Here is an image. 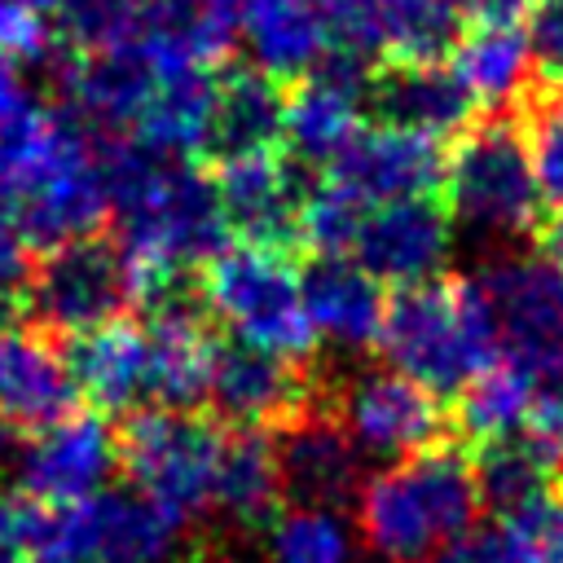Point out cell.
Returning <instances> with one entry per match:
<instances>
[{"instance_id": "1", "label": "cell", "mask_w": 563, "mask_h": 563, "mask_svg": "<svg viewBox=\"0 0 563 563\" xmlns=\"http://www.w3.org/2000/svg\"><path fill=\"white\" fill-rule=\"evenodd\" d=\"M114 158L75 110L26 101L0 128V198L44 251L92 238L114 216Z\"/></svg>"}, {"instance_id": "2", "label": "cell", "mask_w": 563, "mask_h": 563, "mask_svg": "<svg viewBox=\"0 0 563 563\" xmlns=\"http://www.w3.org/2000/svg\"><path fill=\"white\" fill-rule=\"evenodd\" d=\"M114 224L132 268L136 299H167L194 268L216 260L229 238V216L216 176L194 158L119 145L114 158Z\"/></svg>"}, {"instance_id": "3", "label": "cell", "mask_w": 563, "mask_h": 563, "mask_svg": "<svg viewBox=\"0 0 563 563\" xmlns=\"http://www.w3.org/2000/svg\"><path fill=\"white\" fill-rule=\"evenodd\" d=\"M479 506L475 462L453 444H435L369 475L356 497V519L383 563H431L453 537L475 528Z\"/></svg>"}, {"instance_id": "4", "label": "cell", "mask_w": 563, "mask_h": 563, "mask_svg": "<svg viewBox=\"0 0 563 563\" xmlns=\"http://www.w3.org/2000/svg\"><path fill=\"white\" fill-rule=\"evenodd\" d=\"M378 352L391 369L431 387L435 396L462 391L488 361L501 356L493 308L475 277L418 282L387 299Z\"/></svg>"}, {"instance_id": "5", "label": "cell", "mask_w": 563, "mask_h": 563, "mask_svg": "<svg viewBox=\"0 0 563 563\" xmlns=\"http://www.w3.org/2000/svg\"><path fill=\"white\" fill-rule=\"evenodd\" d=\"M202 308L238 334V343H255L264 352L308 361L317 347V330L303 303V277L290 268L286 251L273 246H224L202 264L198 277Z\"/></svg>"}, {"instance_id": "6", "label": "cell", "mask_w": 563, "mask_h": 563, "mask_svg": "<svg viewBox=\"0 0 563 563\" xmlns=\"http://www.w3.org/2000/svg\"><path fill=\"white\" fill-rule=\"evenodd\" d=\"M229 431L194 409H141L119 435V457L136 493L167 506L176 519L216 510Z\"/></svg>"}, {"instance_id": "7", "label": "cell", "mask_w": 563, "mask_h": 563, "mask_svg": "<svg viewBox=\"0 0 563 563\" xmlns=\"http://www.w3.org/2000/svg\"><path fill=\"white\" fill-rule=\"evenodd\" d=\"M444 198L466 229L488 238H515L537 224L541 185L515 114H493L457 136L444 158Z\"/></svg>"}, {"instance_id": "8", "label": "cell", "mask_w": 563, "mask_h": 563, "mask_svg": "<svg viewBox=\"0 0 563 563\" xmlns=\"http://www.w3.org/2000/svg\"><path fill=\"white\" fill-rule=\"evenodd\" d=\"M501 356L532 369L541 383L563 378V268L545 255H501L475 273Z\"/></svg>"}, {"instance_id": "9", "label": "cell", "mask_w": 563, "mask_h": 563, "mask_svg": "<svg viewBox=\"0 0 563 563\" xmlns=\"http://www.w3.org/2000/svg\"><path fill=\"white\" fill-rule=\"evenodd\" d=\"M26 299L44 330L75 339L123 317V308L136 299V282L119 242H101L92 233L44 251V264H35Z\"/></svg>"}, {"instance_id": "10", "label": "cell", "mask_w": 563, "mask_h": 563, "mask_svg": "<svg viewBox=\"0 0 563 563\" xmlns=\"http://www.w3.org/2000/svg\"><path fill=\"white\" fill-rule=\"evenodd\" d=\"M330 405L369 457L405 462L413 453L449 444V413L440 409L435 391L400 369H369L352 378Z\"/></svg>"}, {"instance_id": "11", "label": "cell", "mask_w": 563, "mask_h": 563, "mask_svg": "<svg viewBox=\"0 0 563 563\" xmlns=\"http://www.w3.org/2000/svg\"><path fill=\"white\" fill-rule=\"evenodd\" d=\"M369 70L365 57L352 53H325L321 66H312L303 79H295L286 97V154L299 167H334L343 150L365 132V106H369Z\"/></svg>"}, {"instance_id": "12", "label": "cell", "mask_w": 563, "mask_h": 563, "mask_svg": "<svg viewBox=\"0 0 563 563\" xmlns=\"http://www.w3.org/2000/svg\"><path fill=\"white\" fill-rule=\"evenodd\" d=\"M119 462V435L106 427V418L70 409L48 427L26 431L18 449V488L48 506L88 501L106 493Z\"/></svg>"}, {"instance_id": "13", "label": "cell", "mask_w": 563, "mask_h": 563, "mask_svg": "<svg viewBox=\"0 0 563 563\" xmlns=\"http://www.w3.org/2000/svg\"><path fill=\"white\" fill-rule=\"evenodd\" d=\"M330 44L352 57L435 62L457 40L453 0H317Z\"/></svg>"}, {"instance_id": "14", "label": "cell", "mask_w": 563, "mask_h": 563, "mask_svg": "<svg viewBox=\"0 0 563 563\" xmlns=\"http://www.w3.org/2000/svg\"><path fill=\"white\" fill-rule=\"evenodd\" d=\"M207 400L233 427L282 431L286 422L321 405V387L303 361L264 352L255 343H220Z\"/></svg>"}, {"instance_id": "15", "label": "cell", "mask_w": 563, "mask_h": 563, "mask_svg": "<svg viewBox=\"0 0 563 563\" xmlns=\"http://www.w3.org/2000/svg\"><path fill=\"white\" fill-rule=\"evenodd\" d=\"M216 189L229 216V229L242 233L251 246H299V216L308 185L299 176V163L277 150L268 154H238L216 163Z\"/></svg>"}, {"instance_id": "16", "label": "cell", "mask_w": 563, "mask_h": 563, "mask_svg": "<svg viewBox=\"0 0 563 563\" xmlns=\"http://www.w3.org/2000/svg\"><path fill=\"white\" fill-rule=\"evenodd\" d=\"M356 260L391 286L435 282L453 251L449 211L435 198H396L365 211L356 233Z\"/></svg>"}, {"instance_id": "17", "label": "cell", "mask_w": 563, "mask_h": 563, "mask_svg": "<svg viewBox=\"0 0 563 563\" xmlns=\"http://www.w3.org/2000/svg\"><path fill=\"white\" fill-rule=\"evenodd\" d=\"M277 462L286 497L299 506H347L361 497V444L334 413V405H312L277 431Z\"/></svg>"}, {"instance_id": "18", "label": "cell", "mask_w": 563, "mask_h": 563, "mask_svg": "<svg viewBox=\"0 0 563 563\" xmlns=\"http://www.w3.org/2000/svg\"><path fill=\"white\" fill-rule=\"evenodd\" d=\"M330 180H339L365 207L396 198H431V189L444 185V154L431 132L378 123L343 150V158L330 167Z\"/></svg>"}, {"instance_id": "19", "label": "cell", "mask_w": 563, "mask_h": 563, "mask_svg": "<svg viewBox=\"0 0 563 563\" xmlns=\"http://www.w3.org/2000/svg\"><path fill=\"white\" fill-rule=\"evenodd\" d=\"M75 400L70 352H62L44 325L0 321V422L35 431L70 413Z\"/></svg>"}, {"instance_id": "20", "label": "cell", "mask_w": 563, "mask_h": 563, "mask_svg": "<svg viewBox=\"0 0 563 563\" xmlns=\"http://www.w3.org/2000/svg\"><path fill=\"white\" fill-rule=\"evenodd\" d=\"M145 339H150V400L172 409H194L202 396H211L220 343L198 303H189L180 290L158 299L145 321Z\"/></svg>"}, {"instance_id": "21", "label": "cell", "mask_w": 563, "mask_h": 563, "mask_svg": "<svg viewBox=\"0 0 563 563\" xmlns=\"http://www.w3.org/2000/svg\"><path fill=\"white\" fill-rule=\"evenodd\" d=\"M369 106L383 123L444 136L471 128L475 97L466 92L457 70L435 57V62H387L383 70H374Z\"/></svg>"}, {"instance_id": "22", "label": "cell", "mask_w": 563, "mask_h": 563, "mask_svg": "<svg viewBox=\"0 0 563 563\" xmlns=\"http://www.w3.org/2000/svg\"><path fill=\"white\" fill-rule=\"evenodd\" d=\"M303 303L312 330L334 347H352V352L378 347L387 299L378 290V277L361 260L317 255L303 273Z\"/></svg>"}, {"instance_id": "23", "label": "cell", "mask_w": 563, "mask_h": 563, "mask_svg": "<svg viewBox=\"0 0 563 563\" xmlns=\"http://www.w3.org/2000/svg\"><path fill=\"white\" fill-rule=\"evenodd\" d=\"M70 369L79 396L97 409H136L150 400V339L141 321L114 317L70 343Z\"/></svg>"}, {"instance_id": "24", "label": "cell", "mask_w": 563, "mask_h": 563, "mask_svg": "<svg viewBox=\"0 0 563 563\" xmlns=\"http://www.w3.org/2000/svg\"><path fill=\"white\" fill-rule=\"evenodd\" d=\"M286 88L268 70H229L220 79V101L211 119V141L207 154L238 158V154H268L286 141Z\"/></svg>"}, {"instance_id": "25", "label": "cell", "mask_w": 563, "mask_h": 563, "mask_svg": "<svg viewBox=\"0 0 563 563\" xmlns=\"http://www.w3.org/2000/svg\"><path fill=\"white\" fill-rule=\"evenodd\" d=\"M449 66L475 97V106L488 110H515L532 97L528 92V70H532V44L528 31L515 22H475L466 35L453 40Z\"/></svg>"}, {"instance_id": "26", "label": "cell", "mask_w": 563, "mask_h": 563, "mask_svg": "<svg viewBox=\"0 0 563 563\" xmlns=\"http://www.w3.org/2000/svg\"><path fill=\"white\" fill-rule=\"evenodd\" d=\"M242 35L255 66L273 79H303L312 66H321L330 44V26L317 0H246Z\"/></svg>"}, {"instance_id": "27", "label": "cell", "mask_w": 563, "mask_h": 563, "mask_svg": "<svg viewBox=\"0 0 563 563\" xmlns=\"http://www.w3.org/2000/svg\"><path fill=\"white\" fill-rule=\"evenodd\" d=\"M216 101H220L216 70L167 75V79H158L154 97L145 101L132 136H136V145H145L154 154H176V158L207 154Z\"/></svg>"}, {"instance_id": "28", "label": "cell", "mask_w": 563, "mask_h": 563, "mask_svg": "<svg viewBox=\"0 0 563 563\" xmlns=\"http://www.w3.org/2000/svg\"><path fill=\"white\" fill-rule=\"evenodd\" d=\"M282 497H286V484H282L277 444L264 431H246V427L229 431L216 510L242 528H264L282 510Z\"/></svg>"}, {"instance_id": "29", "label": "cell", "mask_w": 563, "mask_h": 563, "mask_svg": "<svg viewBox=\"0 0 563 563\" xmlns=\"http://www.w3.org/2000/svg\"><path fill=\"white\" fill-rule=\"evenodd\" d=\"M537 391H541V378L532 369H523L510 356H497L457 391V427L475 444L519 435L532 427Z\"/></svg>"}, {"instance_id": "30", "label": "cell", "mask_w": 563, "mask_h": 563, "mask_svg": "<svg viewBox=\"0 0 563 563\" xmlns=\"http://www.w3.org/2000/svg\"><path fill=\"white\" fill-rule=\"evenodd\" d=\"M471 462H475L484 506H497L501 515L515 510L519 501L537 497V493H550L554 471H563V453L550 440H541L537 431L484 440Z\"/></svg>"}, {"instance_id": "31", "label": "cell", "mask_w": 563, "mask_h": 563, "mask_svg": "<svg viewBox=\"0 0 563 563\" xmlns=\"http://www.w3.org/2000/svg\"><path fill=\"white\" fill-rule=\"evenodd\" d=\"M264 563H352V528L330 506H286L268 523Z\"/></svg>"}, {"instance_id": "32", "label": "cell", "mask_w": 563, "mask_h": 563, "mask_svg": "<svg viewBox=\"0 0 563 563\" xmlns=\"http://www.w3.org/2000/svg\"><path fill=\"white\" fill-rule=\"evenodd\" d=\"M365 202L352 198L339 180H321V185H308V198H303V216H299V242L312 246L317 255H343L356 246V233H361V220H365Z\"/></svg>"}, {"instance_id": "33", "label": "cell", "mask_w": 563, "mask_h": 563, "mask_svg": "<svg viewBox=\"0 0 563 563\" xmlns=\"http://www.w3.org/2000/svg\"><path fill=\"white\" fill-rule=\"evenodd\" d=\"M523 563H563V493H537L501 515Z\"/></svg>"}, {"instance_id": "34", "label": "cell", "mask_w": 563, "mask_h": 563, "mask_svg": "<svg viewBox=\"0 0 563 563\" xmlns=\"http://www.w3.org/2000/svg\"><path fill=\"white\" fill-rule=\"evenodd\" d=\"M519 114L528 119V154H532L541 198L563 207V97L554 92L528 97Z\"/></svg>"}, {"instance_id": "35", "label": "cell", "mask_w": 563, "mask_h": 563, "mask_svg": "<svg viewBox=\"0 0 563 563\" xmlns=\"http://www.w3.org/2000/svg\"><path fill=\"white\" fill-rule=\"evenodd\" d=\"M532 70L545 92L563 97V0H537L528 13Z\"/></svg>"}, {"instance_id": "36", "label": "cell", "mask_w": 563, "mask_h": 563, "mask_svg": "<svg viewBox=\"0 0 563 563\" xmlns=\"http://www.w3.org/2000/svg\"><path fill=\"white\" fill-rule=\"evenodd\" d=\"M57 40V22L35 13L22 0H0V53L13 62H35L48 57Z\"/></svg>"}, {"instance_id": "37", "label": "cell", "mask_w": 563, "mask_h": 563, "mask_svg": "<svg viewBox=\"0 0 563 563\" xmlns=\"http://www.w3.org/2000/svg\"><path fill=\"white\" fill-rule=\"evenodd\" d=\"M31 246H35V242L26 238L22 220H18L13 207L0 198V308L31 290V277H35Z\"/></svg>"}, {"instance_id": "38", "label": "cell", "mask_w": 563, "mask_h": 563, "mask_svg": "<svg viewBox=\"0 0 563 563\" xmlns=\"http://www.w3.org/2000/svg\"><path fill=\"white\" fill-rule=\"evenodd\" d=\"M431 563H523L506 528H466Z\"/></svg>"}, {"instance_id": "39", "label": "cell", "mask_w": 563, "mask_h": 563, "mask_svg": "<svg viewBox=\"0 0 563 563\" xmlns=\"http://www.w3.org/2000/svg\"><path fill=\"white\" fill-rule=\"evenodd\" d=\"M26 106V88H22V70L13 57L0 53V128Z\"/></svg>"}, {"instance_id": "40", "label": "cell", "mask_w": 563, "mask_h": 563, "mask_svg": "<svg viewBox=\"0 0 563 563\" xmlns=\"http://www.w3.org/2000/svg\"><path fill=\"white\" fill-rule=\"evenodd\" d=\"M453 4L471 22H515L528 9V0H453Z\"/></svg>"}, {"instance_id": "41", "label": "cell", "mask_w": 563, "mask_h": 563, "mask_svg": "<svg viewBox=\"0 0 563 563\" xmlns=\"http://www.w3.org/2000/svg\"><path fill=\"white\" fill-rule=\"evenodd\" d=\"M537 238H541V255L550 260V264H559L563 268V207L537 229Z\"/></svg>"}, {"instance_id": "42", "label": "cell", "mask_w": 563, "mask_h": 563, "mask_svg": "<svg viewBox=\"0 0 563 563\" xmlns=\"http://www.w3.org/2000/svg\"><path fill=\"white\" fill-rule=\"evenodd\" d=\"M22 4H31L35 13H44V18H53V22L62 26V13H66V4H70V0H22Z\"/></svg>"}, {"instance_id": "43", "label": "cell", "mask_w": 563, "mask_h": 563, "mask_svg": "<svg viewBox=\"0 0 563 563\" xmlns=\"http://www.w3.org/2000/svg\"><path fill=\"white\" fill-rule=\"evenodd\" d=\"M0 563H22V559H18L13 550H4V545H0Z\"/></svg>"}]
</instances>
